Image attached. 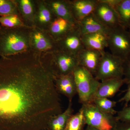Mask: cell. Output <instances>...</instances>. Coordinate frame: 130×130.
Segmentation results:
<instances>
[{
  "label": "cell",
  "mask_w": 130,
  "mask_h": 130,
  "mask_svg": "<svg viewBox=\"0 0 130 130\" xmlns=\"http://www.w3.org/2000/svg\"><path fill=\"white\" fill-rule=\"evenodd\" d=\"M51 54L0 58V130H46L62 112Z\"/></svg>",
  "instance_id": "obj_1"
},
{
  "label": "cell",
  "mask_w": 130,
  "mask_h": 130,
  "mask_svg": "<svg viewBox=\"0 0 130 130\" xmlns=\"http://www.w3.org/2000/svg\"><path fill=\"white\" fill-rule=\"evenodd\" d=\"M8 28L0 25V57L16 55L31 51V28Z\"/></svg>",
  "instance_id": "obj_2"
},
{
  "label": "cell",
  "mask_w": 130,
  "mask_h": 130,
  "mask_svg": "<svg viewBox=\"0 0 130 130\" xmlns=\"http://www.w3.org/2000/svg\"><path fill=\"white\" fill-rule=\"evenodd\" d=\"M79 102L82 105L91 103L100 82L88 70L78 66L73 73Z\"/></svg>",
  "instance_id": "obj_3"
},
{
  "label": "cell",
  "mask_w": 130,
  "mask_h": 130,
  "mask_svg": "<svg viewBox=\"0 0 130 130\" xmlns=\"http://www.w3.org/2000/svg\"><path fill=\"white\" fill-rule=\"evenodd\" d=\"M81 108L87 126L100 130H114L119 121L116 116L101 111L93 103L82 105Z\"/></svg>",
  "instance_id": "obj_4"
},
{
  "label": "cell",
  "mask_w": 130,
  "mask_h": 130,
  "mask_svg": "<svg viewBox=\"0 0 130 130\" xmlns=\"http://www.w3.org/2000/svg\"><path fill=\"white\" fill-rule=\"evenodd\" d=\"M124 60L105 51L99 63L94 77L98 81L114 78H123Z\"/></svg>",
  "instance_id": "obj_5"
},
{
  "label": "cell",
  "mask_w": 130,
  "mask_h": 130,
  "mask_svg": "<svg viewBox=\"0 0 130 130\" xmlns=\"http://www.w3.org/2000/svg\"><path fill=\"white\" fill-rule=\"evenodd\" d=\"M108 47L113 55L124 60L130 55V35L121 26L112 29L108 36Z\"/></svg>",
  "instance_id": "obj_6"
},
{
  "label": "cell",
  "mask_w": 130,
  "mask_h": 130,
  "mask_svg": "<svg viewBox=\"0 0 130 130\" xmlns=\"http://www.w3.org/2000/svg\"><path fill=\"white\" fill-rule=\"evenodd\" d=\"M31 51L42 54H52L59 50L57 42L47 31L36 27L31 28Z\"/></svg>",
  "instance_id": "obj_7"
},
{
  "label": "cell",
  "mask_w": 130,
  "mask_h": 130,
  "mask_svg": "<svg viewBox=\"0 0 130 130\" xmlns=\"http://www.w3.org/2000/svg\"><path fill=\"white\" fill-rule=\"evenodd\" d=\"M51 61L55 76L73 73L79 66L77 55L61 50L51 54Z\"/></svg>",
  "instance_id": "obj_8"
},
{
  "label": "cell",
  "mask_w": 130,
  "mask_h": 130,
  "mask_svg": "<svg viewBox=\"0 0 130 130\" xmlns=\"http://www.w3.org/2000/svg\"><path fill=\"white\" fill-rule=\"evenodd\" d=\"M56 42L59 50L74 55H77L85 48L78 23L64 37Z\"/></svg>",
  "instance_id": "obj_9"
},
{
  "label": "cell",
  "mask_w": 130,
  "mask_h": 130,
  "mask_svg": "<svg viewBox=\"0 0 130 130\" xmlns=\"http://www.w3.org/2000/svg\"><path fill=\"white\" fill-rule=\"evenodd\" d=\"M93 13L101 23L109 29L120 26L115 10L101 0H98Z\"/></svg>",
  "instance_id": "obj_10"
},
{
  "label": "cell",
  "mask_w": 130,
  "mask_h": 130,
  "mask_svg": "<svg viewBox=\"0 0 130 130\" xmlns=\"http://www.w3.org/2000/svg\"><path fill=\"white\" fill-rule=\"evenodd\" d=\"M105 51L84 48L77 55L79 66L84 68L94 76Z\"/></svg>",
  "instance_id": "obj_11"
},
{
  "label": "cell",
  "mask_w": 130,
  "mask_h": 130,
  "mask_svg": "<svg viewBox=\"0 0 130 130\" xmlns=\"http://www.w3.org/2000/svg\"><path fill=\"white\" fill-rule=\"evenodd\" d=\"M36 3L34 27L47 31L56 17L44 0H36Z\"/></svg>",
  "instance_id": "obj_12"
},
{
  "label": "cell",
  "mask_w": 130,
  "mask_h": 130,
  "mask_svg": "<svg viewBox=\"0 0 130 130\" xmlns=\"http://www.w3.org/2000/svg\"><path fill=\"white\" fill-rule=\"evenodd\" d=\"M55 88L58 93L66 96L69 101H72L77 94L76 85L73 73L54 76Z\"/></svg>",
  "instance_id": "obj_13"
},
{
  "label": "cell",
  "mask_w": 130,
  "mask_h": 130,
  "mask_svg": "<svg viewBox=\"0 0 130 130\" xmlns=\"http://www.w3.org/2000/svg\"><path fill=\"white\" fill-rule=\"evenodd\" d=\"M44 1L56 17L64 19L73 23H78L73 14L70 0Z\"/></svg>",
  "instance_id": "obj_14"
},
{
  "label": "cell",
  "mask_w": 130,
  "mask_h": 130,
  "mask_svg": "<svg viewBox=\"0 0 130 130\" xmlns=\"http://www.w3.org/2000/svg\"><path fill=\"white\" fill-rule=\"evenodd\" d=\"M19 16L26 26L34 27V21L36 11V0H15Z\"/></svg>",
  "instance_id": "obj_15"
},
{
  "label": "cell",
  "mask_w": 130,
  "mask_h": 130,
  "mask_svg": "<svg viewBox=\"0 0 130 130\" xmlns=\"http://www.w3.org/2000/svg\"><path fill=\"white\" fill-rule=\"evenodd\" d=\"M98 0H70L74 18L78 23L93 13Z\"/></svg>",
  "instance_id": "obj_16"
},
{
  "label": "cell",
  "mask_w": 130,
  "mask_h": 130,
  "mask_svg": "<svg viewBox=\"0 0 130 130\" xmlns=\"http://www.w3.org/2000/svg\"><path fill=\"white\" fill-rule=\"evenodd\" d=\"M125 83L126 81L124 78H111L101 81L93 100L95 98L112 97Z\"/></svg>",
  "instance_id": "obj_17"
},
{
  "label": "cell",
  "mask_w": 130,
  "mask_h": 130,
  "mask_svg": "<svg viewBox=\"0 0 130 130\" xmlns=\"http://www.w3.org/2000/svg\"><path fill=\"white\" fill-rule=\"evenodd\" d=\"M78 24L82 35L101 33L108 36L112 29L101 23L93 13L85 18Z\"/></svg>",
  "instance_id": "obj_18"
},
{
  "label": "cell",
  "mask_w": 130,
  "mask_h": 130,
  "mask_svg": "<svg viewBox=\"0 0 130 130\" xmlns=\"http://www.w3.org/2000/svg\"><path fill=\"white\" fill-rule=\"evenodd\" d=\"M78 23H71L64 19L56 17L47 31L56 41L64 37Z\"/></svg>",
  "instance_id": "obj_19"
},
{
  "label": "cell",
  "mask_w": 130,
  "mask_h": 130,
  "mask_svg": "<svg viewBox=\"0 0 130 130\" xmlns=\"http://www.w3.org/2000/svg\"><path fill=\"white\" fill-rule=\"evenodd\" d=\"M82 41L85 48L103 52L108 47V36L103 33L82 35Z\"/></svg>",
  "instance_id": "obj_20"
},
{
  "label": "cell",
  "mask_w": 130,
  "mask_h": 130,
  "mask_svg": "<svg viewBox=\"0 0 130 130\" xmlns=\"http://www.w3.org/2000/svg\"><path fill=\"white\" fill-rule=\"evenodd\" d=\"M67 108L64 111L54 116L48 124L47 130H64L68 119L73 114L72 101H69Z\"/></svg>",
  "instance_id": "obj_21"
},
{
  "label": "cell",
  "mask_w": 130,
  "mask_h": 130,
  "mask_svg": "<svg viewBox=\"0 0 130 130\" xmlns=\"http://www.w3.org/2000/svg\"><path fill=\"white\" fill-rule=\"evenodd\" d=\"M115 10L118 14L120 25L127 29L130 25V0H120Z\"/></svg>",
  "instance_id": "obj_22"
},
{
  "label": "cell",
  "mask_w": 130,
  "mask_h": 130,
  "mask_svg": "<svg viewBox=\"0 0 130 130\" xmlns=\"http://www.w3.org/2000/svg\"><path fill=\"white\" fill-rule=\"evenodd\" d=\"M91 103L100 111L105 113L114 115L117 113L114 109L117 102L111 101L107 98H95L92 100Z\"/></svg>",
  "instance_id": "obj_23"
},
{
  "label": "cell",
  "mask_w": 130,
  "mask_h": 130,
  "mask_svg": "<svg viewBox=\"0 0 130 130\" xmlns=\"http://www.w3.org/2000/svg\"><path fill=\"white\" fill-rule=\"evenodd\" d=\"M86 125L82 108L75 114H73L68 119L64 130H84Z\"/></svg>",
  "instance_id": "obj_24"
},
{
  "label": "cell",
  "mask_w": 130,
  "mask_h": 130,
  "mask_svg": "<svg viewBox=\"0 0 130 130\" xmlns=\"http://www.w3.org/2000/svg\"><path fill=\"white\" fill-rule=\"evenodd\" d=\"M0 25L8 28H15L26 26L20 16L18 15L0 17Z\"/></svg>",
  "instance_id": "obj_25"
},
{
  "label": "cell",
  "mask_w": 130,
  "mask_h": 130,
  "mask_svg": "<svg viewBox=\"0 0 130 130\" xmlns=\"http://www.w3.org/2000/svg\"><path fill=\"white\" fill-rule=\"evenodd\" d=\"M11 15H19L15 0H0V17Z\"/></svg>",
  "instance_id": "obj_26"
},
{
  "label": "cell",
  "mask_w": 130,
  "mask_h": 130,
  "mask_svg": "<svg viewBox=\"0 0 130 130\" xmlns=\"http://www.w3.org/2000/svg\"><path fill=\"white\" fill-rule=\"evenodd\" d=\"M116 117L120 122L130 123V106L124 107L117 112Z\"/></svg>",
  "instance_id": "obj_27"
},
{
  "label": "cell",
  "mask_w": 130,
  "mask_h": 130,
  "mask_svg": "<svg viewBox=\"0 0 130 130\" xmlns=\"http://www.w3.org/2000/svg\"><path fill=\"white\" fill-rule=\"evenodd\" d=\"M124 77L126 83L130 80V55L124 60Z\"/></svg>",
  "instance_id": "obj_28"
},
{
  "label": "cell",
  "mask_w": 130,
  "mask_h": 130,
  "mask_svg": "<svg viewBox=\"0 0 130 130\" xmlns=\"http://www.w3.org/2000/svg\"><path fill=\"white\" fill-rule=\"evenodd\" d=\"M126 84H127L128 85L127 91L124 96L121 98L118 101V102H123L125 103L124 107L128 106V103L130 101V80L127 81Z\"/></svg>",
  "instance_id": "obj_29"
},
{
  "label": "cell",
  "mask_w": 130,
  "mask_h": 130,
  "mask_svg": "<svg viewBox=\"0 0 130 130\" xmlns=\"http://www.w3.org/2000/svg\"><path fill=\"white\" fill-rule=\"evenodd\" d=\"M114 130H130V123L119 121Z\"/></svg>",
  "instance_id": "obj_30"
},
{
  "label": "cell",
  "mask_w": 130,
  "mask_h": 130,
  "mask_svg": "<svg viewBox=\"0 0 130 130\" xmlns=\"http://www.w3.org/2000/svg\"><path fill=\"white\" fill-rule=\"evenodd\" d=\"M103 2L107 4L115 9L117 5L120 1V0H101Z\"/></svg>",
  "instance_id": "obj_31"
},
{
  "label": "cell",
  "mask_w": 130,
  "mask_h": 130,
  "mask_svg": "<svg viewBox=\"0 0 130 130\" xmlns=\"http://www.w3.org/2000/svg\"><path fill=\"white\" fill-rule=\"evenodd\" d=\"M84 130H100L98 129H96L94 127L92 126H87L86 128L84 129Z\"/></svg>",
  "instance_id": "obj_32"
},
{
  "label": "cell",
  "mask_w": 130,
  "mask_h": 130,
  "mask_svg": "<svg viewBox=\"0 0 130 130\" xmlns=\"http://www.w3.org/2000/svg\"><path fill=\"white\" fill-rule=\"evenodd\" d=\"M127 30H128V32H129V35H130V25L128 27V29H127Z\"/></svg>",
  "instance_id": "obj_33"
}]
</instances>
